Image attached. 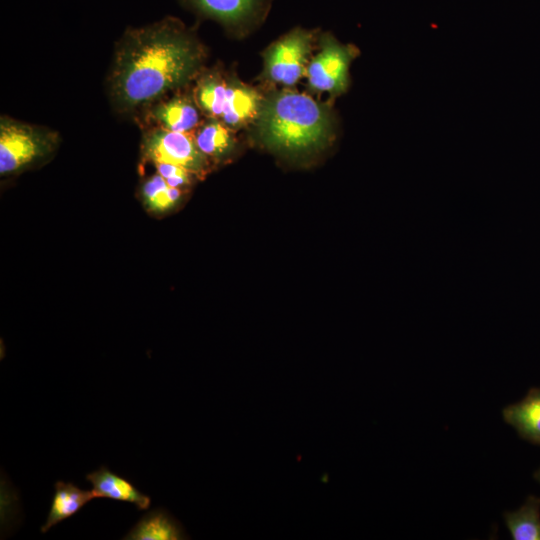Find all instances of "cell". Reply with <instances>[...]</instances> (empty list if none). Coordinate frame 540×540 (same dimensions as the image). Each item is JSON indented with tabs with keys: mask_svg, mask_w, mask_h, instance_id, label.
<instances>
[{
	"mask_svg": "<svg viewBox=\"0 0 540 540\" xmlns=\"http://www.w3.org/2000/svg\"><path fill=\"white\" fill-rule=\"evenodd\" d=\"M204 51L175 18L128 29L116 45L109 98L121 114L140 113L202 73Z\"/></svg>",
	"mask_w": 540,
	"mask_h": 540,
	"instance_id": "cell-1",
	"label": "cell"
},
{
	"mask_svg": "<svg viewBox=\"0 0 540 540\" xmlns=\"http://www.w3.org/2000/svg\"><path fill=\"white\" fill-rule=\"evenodd\" d=\"M258 132L271 150L304 156L323 149L333 135L328 109L305 94L284 91L262 101Z\"/></svg>",
	"mask_w": 540,
	"mask_h": 540,
	"instance_id": "cell-2",
	"label": "cell"
},
{
	"mask_svg": "<svg viewBox=\"0 0 540 540\" xmlns=\"http://www.w3.org/2000/svg\"><path fill=\"white\" fill-rule=\"evenodd\" d=\"M196 100L207 116L234 129L257 118L263 101L253 89L218 72L208 73L200 80Z\"/></svg>",
	"mask_w": 540,
	"mask_h": 540,
	"instance_id": "cell-3",
	"label": "cell"
},
{
	"mask_svg": "<svg viewBox=\"0 0 540 540\" xmlns=\"http://www.w3.org/2000/svg\"><path fill=\"white\" fill-rule=\"evenodd\" d=\"M57 132L40 125L0 118V174H15L46 158L57 148Z\"/></svg>",
	"mask_w": 540,
	"mask_h": 540,
	"instance_id": "cell-4",
	"label": "cell"
},
{
	"mask_svg": "<svg viewBox=\"0 0 540 540\" xmlns=\"http://www.w3.org/2000/svg\"><path fill=\"white\" fill-rule=\"evenodd\" d=\"M140 148L146 162L178 165L199 177L208 171L209 158L198 148L191 133L146 127Z\"/></svg>",
	"mask_w": 540,
	"mask_h": 540,
	"instance_id": "cell-5",
	"label": "cell"
},
{
	"mask_svg": "<svg viewBox=\"0 0 540 540\" xmlns=\"http://www.w3.org/2000/svg\"><path fill=\"white\" fill-rule=\"evenodd\" d=\"M356 53L352 46L341 45L329 36L324 37L322 50L306 68L310 87L333 95L345 92L349 86V66Z\"/></svg>",
	"mask_w": 540,
	"mask_h": 540,
	"instance_id": "cell-6",
	"label": "cell"
},
{
	"mask_svg": "<svg viewBox=\"0 0 540 540\" xmlns=\"http://www.w3.org/2000/svg\"><path fill=\"white\" fill-rule=\"evenodd\" d=\"M311 35L296 29L273 44L265 53V76L275 83L294 85L306 73Z\"/></svg>",
	"mask_w": 540,
	"mask_h": 540,
	"instance_id": "cell-7",
	"label": "cell"
},
{
	"mask_svg": "<svg viewBox=\"0 0 540 540\" xmlns=\"http://www.w3.org/2000/svg\"><path fill=\"white\" fill-rule=\"evenodd\" d=\"M199 109L194 96L175 95L150 105L143 111V119L146 127L191 133L199 124Z\"/></svg>",
	"mask_w": 540,
	"mask_h": 540,
	"instance_id": "cell-8",
	"label": "cell"
},
{
	"mask_svg": "<svg viewBox=\"0 0 540 540\" xmlns=\"http://www.w3.org/2000/svg\"><path fill=\"white\" fill-rule=\"evenodd\" d=\"M93 486L95 498H108L132 503L138 510H147L151 504L150 496L142 493L128 479L112 472L105 465L86 475Z\"/></svg>",
	"mask_w": 540,
	"mask_h": 540,
	"instance_id": "cell-9",
	"label": "cell"
},
{
	"mask_svg": "<svg viewBox=\"0 0 540 540\" xmlns=\"http://www.w3.org/2000/svg\"><path fill=\"white\" fill-rule=\"evenodd\" d=\"M502 415L520 437L540 445V388H531L519 402L506 406Z\"/></svg>",
	"mask_w": 540,
	"mask_h": 540,
	"instance_id": "cell-10",
	"label": "cell"
},
{
	"mask_svg": "<svg viewBox=\"0 0 540 540\" xmlns=\"http://www.w3.org/2000/svg\"><path fill=\"white\" fill-rule=\"evenodd\" d=\"M188 538L182 524L164 508H155L144 514L123 537L125 540H183Z\"/></svg>",
	"mask_w": 540,
	"mask_h": 540,
	"instance_id": "cell-11",
	"label": "cell"
},
{
	"mask_svg": "<svg viewBox=\"0 0 540 540\" xmlns=\"http://www.w3.org/2000/svg\"><path fill=\"white\" fill-rule=\"evenodd\" d=\"M50 510L41 532L46 533L53 526L76 514L83 506L95 498L93 490H82L71 482L57 481L54 485Z\"/></svg>",
	"mask_w": 540,
	"mask_h": 540,
	"instance_id": "cell-12",
	"label": "cell"
},
{
	"mask_svg": "<svg viewBox=\"0 0 540 540\" xmlns=\"http://www.w3.org/2000/svg\"><path fill=\"white\" fill-rule=\"evenodd\" d=\"M202 14L226 25L236 26L253 19L263 0H188Z\"/></svg>",
	"mask_w": 540,
	"mask_h": 540,
	"instance_id": "cell-13",
	"label": "cell"
},
{
	"mask_svg": "<svg viewBox=\"0 0 540 540\" xmlns=\"http://www.w3.org/2000/svg\"><path fill=\"white\" fill-rule=\"evenodd\" d=\"M198 148L215 161L227 159L235 149V139L229 127L216 118L205 121L194 135Z\"/></svg>",
	"mask_w": 540,
	"mask_h": 540,
	"instance_id": "cell-14",
	"label": "cell"
},
{
	"mask_svg": "<svg viewBox=\"0 0 540 540\" xmlns=\"http://www.w3.org/2000/svg\"><path fill=\"white\" fill-rule=\"evenodd\" d=\"M506 526L514 540H540V498L529 496L523 505L504 514Z\"/></svg>",
	"mask_w": 540,
	"mask_h": 540,
	"instance_id": "cell-15",
	"label": "cell"
},
{
	"mask_svg": "<svg viewBox=\"0 0 540 540\" xmlns=\"http://www.w3.org/2000/svg\"><path fill=\"white\" fill-rule=\"evenodd\" d=\"M146 208L154 213H164L174 208L182 199L180 188L170 186L158 173L147 178L140 190Z\"/></svg>",
	"mask_w": 540,
	"mask_h": 540,
	"instance_id": "cell-16",
	"label": "cell"
},
{
	"mask_svg": "<svg viewBox=\"0 0 540 540\" xmlns=\"http://www.w3.org/2000/svg\"><path fill=\"white\" fill-rule=\"evenodd\" d=\"M153 165L157 173L172 187L182 189L192 182L193 174L181 166L169 163H153Z\"/></svg>",
	"mask_w": 540,
	"mask_h": 540,
	"instance_id": "cell-17",
	"label": "cell"
},
{
	"mask_svg": "<svg viewBox=\"0 0 540 540\" xmlns=\"http://www.w3.org/2000/svg\"><path fill=\"white\" fill-rule=\"evenodd\" d=\"M534 478L540 483V468L534 473Z\"/></svg>",
	"mask_w": 540,
	"mask_h": 540,
	"instance_id": "cell-18",
	"label": "cell"
}]
</instances>
